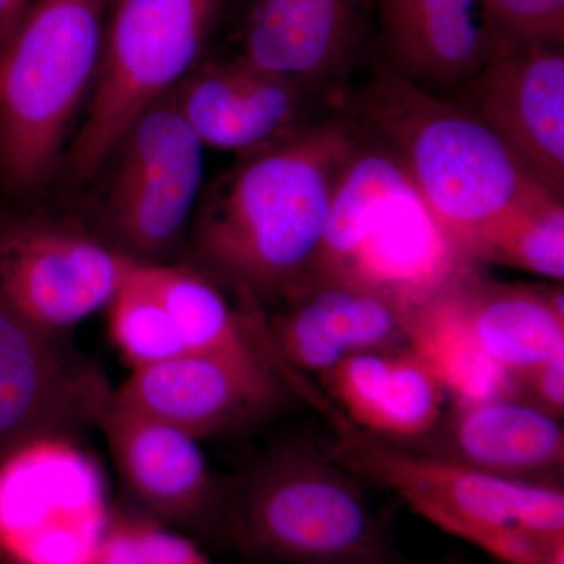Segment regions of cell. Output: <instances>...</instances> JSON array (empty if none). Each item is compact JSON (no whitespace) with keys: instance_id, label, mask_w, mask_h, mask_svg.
I'll list each match as a JSON object with an SVG mask.
<instances>
[{"instance_id":"6da1fadb","label":"cell","mask_w":564,"mask_h":564,"mask_svg":"<svg viewBox=\"0 0 564 564\" xmlns=\"http://www.w3.org/2000/svg\"><path fill=\"white\" fill-rule=\"evenodd\" d=\"M355 140L344 104L289 139L239 155L203 196L195 267L263 311L299 292L313 276Z\"/></svg>"},{"instance_id":"7a4b0ae2","label":"cell","mask_w":564,"mask_h":564,"mask_svg":"<svg viewBox=\"0 0 564 564\" xmlns=\"http://www.w3.org/2000/svg\"><path fill=\"white\" fill-rule=\"evenodd\" d=\"M345 109L399 161L473 263L474 245L494 223L549 191L462 104L426 90L380 61L369 80L348 93Z\"/></svg>"},{"instance_id":"3957f363","label":"cell","mask_w":564,"mask_h":564,"mask_svg":"<svg viewBox=\"0 0 564 564\" xmlns=\"http://www.w3.org/2000/svg\"><path fill=\"white\" fill-rule=\"evenodd\" d=\"M366 486L321 445L280 441L231 478L214 540L251 564H429L399 547Z\"/></svg>"},{"instance_id":"277c9868","label":"cell","mask_w":564,"mask_h":564,"mask_svg":"<svg viewBox=\"0 0 564 564\" xmlns=\"http://www.w3.org/2000/svg\"><path fill=\"white\" fill-rule=\"evenodd\" d=\"M310 406L332 429L321 447L333 462L395 494L430 524L502 564H564L563 484L511 480L370 436L321 392Z\"/></svg>"},{"instance_id":"5b68a950","label":"cell","mask_w":564,"mask_h":564,"mask_svg":"<svg viewBox=\"0 0 564 564\" xmlns=\"http://www.w3.org/2000/svg\"><path fill=\"white\" fill-rule=\"evenodd\" d=\"M475 272L399 161L356 126L313 276L348 278L422 306Z\"/></svg>"},{"instance_id":"8992f818","label":"cell","mask_w":564,"mask_h":564,"mask_svg":"<svg viewBox=\"0 0 564 564\" xmlns=\"http://www.w3.org/2000/svg\"><path fill=\"white\" fill-rule=\"evenodd\" d=\"M106 0H33L0 46V187L28 195L61 161L98 70Z\"/></svg>"},{"instance_id":"52a82bcc","label":"cell","mask_w":564,"mask_h":564,"mask_svg":"<svg viewBox=\"0 0 564 564\" xmlns=\"http://www.w3.org/2000/svg\"><path fill=\"white\" fill-rule=\"evenodd\" d=\"M221 0H118L95 91L65 166L87 181L132 122L195 69Z\"/></svg>"},{"instance_id":"ba28073f","label":"cell","mask_w":564,"mask_h":564,"mask_svg":"<svg viewBox=\"0 0 564 564\" xmlns=\"http://www.w3.org/2000/svg\"><path fill=\"white\" fill-rule=\"evenodd\" d=\"M113 511L79 441L43 440L0 462V562L90 564Z\"/></svg>"},{"instance_id":"9c48e42d","label":"cell","mask_w":564,"mask_h":564,"mask_svg":"<svg viewBox=\"0 0 564 564\" xmlns=\"http://www.w3.org/2000/svg\"><path fill=\"white\" fill-rule=\"evenodd\" d=\"M115 389L69 333L47 332L0 302V462L43 440L99 429Z\"/></svg>"},{"instance_id":"30bf717a","label":"cell","mask_w":564,"mask_h":564,"mask_svg":"<svg viewBox=\"0 0 564 564\" xmlns=\"http://www.w3.org/2000/svg\"><path fill=\"white\" fill-rule=\"evenodd\" d=\"M117 150L107 198L115 247L133 261L155 263L191 220L202 191L204 144L166 95L132 122Z\"/></svg>"},{"instance_id":"8fae6325","label":"cell","mask_w":564,"mask_h":564,"mask_svg":"<svg viewBox=\"0 0 564 564\" xmlns=\"http://www.w3.org/2000/svg\"><path fill=\"white\" fill-rule=\"evenodd\" d=\"M137 263L79 229L0 212V302L47 332L109 306Z\"/></svg>"},{"instance_id":"7c38bea8","label":"cell","mask_w":564,"mask_h":564,"mask_svg":"<svg viewBox=\"0 0 564 564\" xmlns=\"http://www.w3.org/2000/svg\"><path fill=\"white\" fill-rule=\"evenodd\" d=\"M293 380L292 370L265 356L185 355L132 370L113 399L202 441L280 413L296 399Z\"/></svg>"},{"instance_id":"4fadbf2b","label":"cell","mask_w":564,"mask_h":564,"mask_svg":"<svg viewBox=\"0 0 564 564\" xmlns=\"http://www.w3.org/2000/svg\"><path fill=\"white\" fill-rule=\"evenodd\" d=\"M99 430L141 514L187 536L215 538L231 478L212 469L195 437L115 399Z\"/></svg>"},{"instance_id":"5bb4252c","label":"cell","mask_w":564,"mask_h":564,"mask_svg":"<svg viewBox=\"0 0 564 564\" xmlns=\"http://www.w3.org/2000/svg\"><path fill=\"white\" fill-rule=\"evenodd\" d=\"M564 198V52L513 43L452 96Z\"/></svg>"},{"instance_id":"9a60e30c","label":"cell","mask_w":564,"mask_h":564,"mask_svg":"<svg viewBox=\"0 0 564 564\" xmlns=\"http://www.w3.org/2000/svg\"><path fill=\"white\" fill-rule=\"evenodd\" d=\"M276 306L273 315L265 313L267 337L278 359L303 377H318L358 352L406 345L417 310L336 276H313Z\"/></svg>"},{"instance_id":"2e32d148","label":"cell","mask_w":564,"mask_h":564,"mask_svg":"<svg viewBox=\"0 0 564 564\" xmlns=\"http://www.w3.org/2000/svg\"><path fill=\"white\" fill-rule=\"evenodd\" d=\"M180 87L174 101L204 147L239 155L295 135L348 96L278 79L237 57L195 66Z\"/></svg>"},{"instance_id":"e0dca14e","label":"cell","mask_w":564,"mask_h":564,"mask_svg":"<svg viewBox=\"0 0 564 564\" xmlns=\"http://www.w3.org/2000/svg\"><path fill=\"white\" fill-rule=\"evenodd\" d=\"M372 17L373 0H250L236 57L278 79L345 95Z\"/></svg>"},{"instance_id":"ac0fdd59","label":"cell","mask_w":564,"mask_h":564,"mask_svg":"<svg viewBox=\"0 0 564 564\" xmlns=\"http://www.w3.org/2000/svg\"><path fill=\"white\" fill-rule=\"evenodd\" d=\"M373 17L378 61L445 98L516 43L485 0H373Z\"/></svg>"},{"instance_id":"d6986e66","label":"cell","mask_w":564,"mask_h":564,"mask_svg":"<svg viewBox=\"0 0 564 564\" xmlns=\"http://www.w3.org/2000/svg\"><path fill=\"white\" fill-rule=\"evenodd\" d=\"M410 447L511 480L563 484L562 419L519 395L451 403L436 430Z\"/></svg>"},{"instance_id":"ffe728a7","label":"cell","mask_w":564,"mask_h":564,"mask_svg":"<svg viewBox=\"0 0 564 564\" xmlns=\"http://www.w3.org/2000/svg\"><path fill=\"white\" fill-rule=\"evenodd\" d=\"M317 380L345 421L389 443H422L451 406L440 378L408 344L352 355Z\"/></svg>"},{"instance_id":"44dd1931","label":"cell","mask_w":564,"mask_h":564,"mask_svg":"<svg viewBox=\"0 0 564 564\" xmlns=\"http://www.w3.org/2000/svg\"><path fill=\"white\" fill-rule=\"evenodd\" d=\"M448 296L474 343L516 381L564 350L563 282L508 284L475 272Z\"/></svg>"},{"instance_id":"7402d4cb","label":"cell","mask_w":564,"mask_h":564,"mask_svg":"<svg viewBox=\"0 0 564 564\" xmlns=\"http://www.w3.org/2000/svg\"><path fill=\"white\" fill-rule=\"evenodd\" d=\"M448 292L417 306L408 345L440 378L451 403L518 395L513 375L494 364L474 343Z\"/></svg>"},{"instance_id":"603a6c76","label":"cell","mask_w":564,"mask_h":564,"mask_svg":"<svg viewBox=\"0 0 564 564\" xmlns=\"http://www.w3.org/2000/svg\"><path fill=\"white\" fill-rule=\"evenodd\" d=\"M473 261L563 282L564 199L545 191L516 206L477 240Z\"/></svg>"},{"instance_id":"cb8c5ba5","label":"cell","mask_w":564,"mask_h":564,"mask_svg":"<svg viewBox=\"0 0 564 564\" xmlns=\"http://www.w3.org/2000/svg\"><path fill=\"white\" fill-rule=\"evenodd\" d=\"M106 310L111 343L132 370L188 355L141 263L133 267Z\"/></svg>"},{"instance_id":"d4e9b609","label":"cell","mask_w":564,"mask_h":564,"mask_svg":"<svg viewBox=\"0 0 564 564\" xmlns=\"http://www.w3.org/2000/svg\"><path fill=\"white\" fill-rule=\"evenodd\" d=\"M90 564H214L187 534L144 514H115Z\"/></svg>"},{"instance_id":"484cf974","label":"cell","mask_w":564,"mask_h":564,"mask_svg":"<svg viewBox=\"0 0 564 564\" xmlns=\"http://www.w3.org/2000/svg\"><path fill=\"white\" fill-rule=\"evenodd\" d=\"M500 29L516 43L564 41V0H485Z\"/></svg>"},{"instance_id":"4316f807","label":"cell","mask_w":564,"mask_h":564,"mask_svg":"<svg viewBox=\"0 0 564 564\" xmlns=\"http://www.w3.org/2000/svg\"><path fill=\"white\" fill-rule=\"evenodd\" d=\"M518 395L536 404L545 413L564 415V350L534 367L518 380Z\"/></svg>"},{"instance_id":"83f0119b","label":"cell","mask_w":564,"mask_h":564,"mask_svg":"<svg viewBox=\"0 0 564 564\" xmlns=\"http://www.w3.org/2000/svg\"><path fill=\"white\" fill-rule=\"evenodd\" d=\"M25 9L28 0H0V46L13 31Z\"/></svg>"},{"instance_id":"f1b7e54d","label":"cell","mask_w":564,"mask_h":564,"mask_svg":"<svg viewBox=\"0 0 564 564\" xmlns=\"http://www.w3.org/2000/svg\"><path fill=\"white\" fill-rule=\"evenodd\" d=\"M429 564H477L462 555H448L441 558L440 562H429Z\"/></svg>"}]
</instances>
